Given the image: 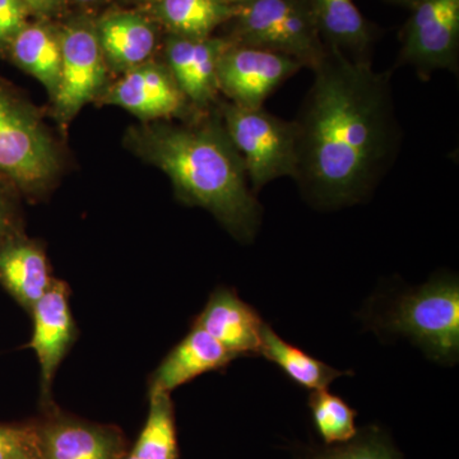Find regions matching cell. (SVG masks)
<instances>
[{
  "label": "cell",
  "instance_id": "7c38bea8",
  "mask_svg": "<svg viewBox=\"0 0 459 459\" xmlns=\"http://www.w3.org/2000/svg\"><path fill=\"white\" fill-rule=\"evenodd\" d=\"M102 100L146 120L179 117L188 105L170 71L152 62L126 72Z\"/></svg>",
  "mask_w": 459,
  "mask_h": 459
},
{
  "label": "cell",
  "instance_id": "2e32d148",
  "mask_svg": "<svg viewBox=\"0 0 459 459\" xmlns=\"http://www.w3.org/2000/svg\"><path fill=\"white\" fill-rule=\"evenodd\" d=\"M54 280L44 250L25 234L11 238L0 247V286L26 312H31Z\"/></svg>",
  "mask_w": 459,
  "mask_h": 459
},
{
  "label": "cell",
  "instance_id": "e0dca14e",
  "mask_svg": "<svg viewBox=\"0 0 459 459\" xmlns=\"http://www.w3.org/2000/svg\"><path fill=\"white\" fill-rule=\"evenodd\" d=\"M328 50L355 62H371L373 30L352 0H305Z\"/></svg>",
  "mask_w": 459,
  "mask_h": 459
},
{
  "label": "cell",
  "instance_id": "f546056e",
  "mask_svg": "<svg viewBox=\"0 0 459 459\" xmlns=\"http://www.w3.org/2000/svg\"><path fill=\"white\" fill-rule=\"evenodd\" d=\"M122 459H140L137 457V455H133V453H126V455Z\"/></svg>",
  "mask_w": 459,
  "mask_h": 459
},
{
  "label": "cell",
  "instance_id": "7a4b0ae2",
  "mask_svg": "<svg viewBox=\"0 0 459 459\" xmlns=\"http://www.w3.org/2000/svg\"><path fill=\"white\" fill-rule=\"evenodd\" d=\"M128 143L168 175L180 201L212 213L241 243L255 240L262 205L221 119L189 126L151 124L133 129Z\"/></svg>",
  "mask_w": 459,
  "mask_h": 459
},
{
  "label": "cell",
  "instance_id": "9c48e42d",
  "mask_svg": "<svg viewBox=\"0 0 459 459\" xmlns=\"http://www.w3.org/2000/svg\"><path fill=\"white\" fill-rule=\"evenodd\" d=\"M62 65L54 93V111L60 123L74 119L98 96L107 80V60L98 33L89 23H74L60 33Z\"/></svg>",
  "mask_w": 459,
  "mask_h": 459
},
{
  "label": "cell",
  "instance_id": "7402d4cb",
  "mask_svg": "<svg viewBox=\"0 0 459 459\" xmlns=\"http://www.w3.org/2000/svg\"><path fill=\"white\" fill-rule=\"evenodd\" d=\"M132 453L140 459H179L171 394L150 392L146 424Z\"/></svg>",
  "mask_w": 459,
  "mask_h": 459
},
{
  "label": "cell",
  "instance_id": "d4e9b609",
  "mask_svg": "<svg viewBox=\"0 0 459 459\" xmlns=\"http://www.w3.org/2000/svg\"><path fill=\"white\" fill-rule=\"evenodd\" d=\"M0 459H41L35 422L0 424Z\"/></svg>",
  "mask_w": 459,
  "mask_h": 459
},
{
  "label": "cell",
  "instance_id": "44dd1931",
  "mask_svg": "<svg viewBox=\"0 0 459 459\" xmlns=\"http://www.w3.org/2000/svg\"><path fill=\"white\" fill-rule=\"evenodd\" d=\"M155 12L171 35L204 39L234 17L235 7L222 0H156Z\"/></svg>",
  "mask_w": 459,
  "mask_h": 459
},
{
  "label": "cell",
  "instance_id": "f1b7e54d",
  "mask_svg": "<svg viewBox=\"0 0 459 459\" xmlns=\"http://www.w3.org/2000/svg\"><path fill=\"white\" fill-rule=\"evenodd\" d=\"M222 2L231 7H237V5L247 4V3L255 2V0H222Z\"/></svg>",
  "mask_w": 459,
  "mask_h": 459
},
{
  "label": "cell",
  "instance_id": "277c9868",
  "mask_svg": "<svg viewBox=\"0 0 459 459\" xmlns=\"http://www.w3.org/2000/svg\"><path fill=\"white\" fill-rule=\"evenodd\" d=\"M385 332L410 338L428 358L453 365L459 356V285L442 274L401 295L380 320Z\"/></svg>",
  "mask_w": 459,
  "mask_h": 459
},
{
  "label": "cell",
  "instance_id": "52a82bcc",
  "mask_svg": "<svg viewBox=\"0 0 459 459\" xmlns=\"http://www.w3.org/2000/svg\"><path fill=\"white\" fill-rule=\"evenodd\" d=\"M411 7L398 65L413 66L422 80L437 71L457 74L459 0H415Z\"/></svg>",
  "mask_w": 459,
  "mask_h": 459
},
{
  "label": "cell",
  "instance_id": "30bf717a",
  "mask_svg": "<svg viewBox=\"0 0 459 459\" xmlns=\"http://www.w3.org/2000/svg\"><path fill=\"white\" fill-rule=\"evenodd\" d=\"M41 459H122L126 440L119 429L95 424L54 409L35 422Z\"/></svg>",
  "mask_w": 459,
  "mask_h": 459
},
{
  "label": "cell",
  "instance_id": "8992f818",
  "mask_svg": "<svg viewBox=\"0 0 459 459\" xmlns=\"http://www.w3.org/2000/svg\"><path fill=\"white\" fill-rule=\"evenodd\" d=\"M220 111L255 195L280 178L294 179L298 165L294 120L282 119L264 108H244L231 102L222 105Z\"/></svg>",
  "mask_w": 459,
  "mask_h": 459
},
{
  "label": "cell",
  "instance_id": "9a60e30c",
  "mask_svg": "<svg viewBox=\"0 0 459 459\" xmlns=\"http://www.w3.org/2000/svg\"><path fill=\"white\" fill-rule=\"evenodd\" d=\"M235 359L219 341L193 325L189 333L168 353L153 373L150 392L171 394L205 373L225 369Z\"/></svg>",
  "mask_w": 459,
  "mask_h": 459
},
{
  "label": "cell",
  "instance_id": "ba28073f",
  "mask_svg": "<svg viewBox=\"0 0 459 459\" xmlns=\"http://www.w3.org/2000/svg\"><path fill=\"white\" fill-rule=\"evenodd\" d=\"M301 69L303 65L283 54L231 41L217 65V86L231 104L263 108L268 96Z\"/></svg>",
  "mask_w": 459,
  "mask_h": 459
},
{
  "label": "cell",
  "instance_id": "5bb4252c",
  "mask_svg": "<svg viewBox=\"0 0 459 459\" xmlns=\"http://www.w3.org/2000/svg\"><path fill=\"white\" fill-rule=\"evenodd\" d=\"M264 325L255 307L229 287H217L193 323L237 359L259 356Z\"/></svg>",
  "mask_w": 459,
  "mask_h": 459
},
{
  "label": "cell",
  "instance_id": "4316f807",
  "mask_svg": "<svg viewBox=\"0 0 459 459\" xmlns=\"http://www.w3.org/2000/svg\"><path fill=\"white\" fill-rule=\"evenodd\" d=\"M16 193L13 186L0 178V247L11 238L23 234Z\"/></svg>",
  "mask_w": 459,
  "mask_h": 459
},
{
  "label": "cell",
  "instance_id": "603a6c76",
  "mask_svg": "<svg viewBox=\"0 0 459 459\" xmlns=\"http://www.w3.org/2000/svg\"><path fill=\"white\" fill-rule=\"evenodd\" d=\"M314 427L325 446L350 442L359 433L358 412L340 395L327 389L313 391L307 401Z\"/></svg>",
  "mask_w": 459,
  "mask_h": 459
},
{
  "label": "cell",
  "instance_id": "ffe728a7",
  "mask_svg": "<svg viewBox=\"0 0 459 459\" xmlns=\"http://www.w3.org/2000/svg\"><path fill=\"white\" fill-rule=\"evenodd\" d=\"M259 356L277 365L296 385L312 392L327 389L338 377L352 374L351 371L334 369L295 344L287 342L267 323L263 327Z\"/></svg>",
  "mask_w": 459,
  "mask_h": 459
},
{
  "label": "cell",
  "instance_id": "8fae6325",
  "mask_svg": "<svg viewBox=\"0 0 459 459\" xmlns=\"http://www.w3.org/2000/svg\"><path fill=\"white\" fill-rule=\"evenodd\" d=\"M30 349L38 356L41 370L42 401H50V389L57 368L75 340V323L65 282L54 280L47 294L33 305Z\"/></svg>",
  "mask_w": 459,
  "mask_h": 459
},
{
  "label": "cell",
  "instance_id": "ac0fdd59",
  "mask_svg": "<svg viewBox=\"0 0 459 459\" xmlns=\"http://www.w3.org/2000/svg\"><path fill=\"white\" fill-rule=\"evenodd\" d=\"M107 65L126 72L150 62L157 33L146 18L132 12L107 14L95 26Z\"/></svg>",
  "mask_w": 459,
  "mask_h": 459
},
{
  "label": "cell",
  "instance_id": "484cf974",
  "mask_svg": "<svg viewBox=\"0 0 459 459\" xmlns=\"http://www.w3.org/2000/svg\"><path fill=\"white\" fill-rule=\"evenodd\" d=\"M30 11L22 0H0V56H7L12 41L27 25Z\"/></svg>",
  "mask_w": 459,
  "mask_h": 459
},
{
  "label": "cell",
  "instance_id": "83f0119b",
  "mask_svg": "<svg viewBox=\"0 0 459 459\" xmlns=\"http://www.w3.org/2000/svg\"><path fill=\"white\" fill-rule=\"evenodd\" d=\"M22 2L25 3L30 13L40 14V16H47L59 11L63 4V0H22Z\"/></svg>",
  "mask_w": 459,
  "mask_h": 459
},
{
  "label": "cell",
  "instance_id": "d6a6232c",
  "mask_svg": "<svg viewBox=\"0 0 459 459\" xmlns=\"http://www.w3.org/2000/svg\"><path fill=\"white\" fill-rule=\"evenodd\" d=\"M140 2H141V0H140Z\"/></svg>",
  "mask_w": 459,
  "mask_h": 459
},
{
  "label": "cell",
  "instance_id": "3957f363",
  "mask_svg": "<svg viewBox=\"0 0 459 459\" xmlns=\"http://www.w3.org/2000/svg\"><path fill=\"white\" fill-rule=\"evenodd\" d=\"M59 170V152L40 115L0 81V178L17 193L35 197Z\"/></svg>",
  "mask_w": 459,
  "mask_h": 459
},
{
  "label": "cell",
  "instance_id": "6da1fadb",
  "mask_svg": "<svg viewBox=\"0 0 459 459\" xmlns=\"http://www.w3.org/2000/svg\"><path fill=\"white\" fill-rule=\"evenodd\" d=\"M313 74L294 120V180L313 207L338 210L369 197L400 151L391 72L328 50Z\"/></svg>",
  "mask_w": 459,
  "mask_h": 459
},
{
  "label": "cell",
  "instance_id": "1f68e13d",
  "mask_svg": "<svg viewBox=\"0 0 459 459\" xmlns=\"http://www.w3.org/2000/svg\"><path fill=\"white\" fill-rule=\"evenodd\" d=\"M77 2L83 3V4H90V3H98L100 0H77Z\"/></svg>",
  "mask_w": 459,
  "mask_h": 459
},
{
  "label": "cell",
  "instance_id": "d6986e66",
  "mask_svg": "<svg viewBox=\"0 0 459 459\" xmlns=\"http://www.w3.org/2000/svg\"><path fill=\"white\" fill-rule=\"evenodd\" d=\"M7 56L35 77L53 98L62 65L60 33L41 23H27L12 41Z\"/></svg>",
  "mask_w": 459,
  "mask_h": 459
},
{
  "label": "cell",
  "instance_id": "cb8c5ba5",
  "mask_svg": "<svg viewBox=\"0 0 459 459\" xmlns=\"http://www.w3.org/2000/svg\"><path fill=\"white\" fill-rule=\"evenodd\" d=\"M295 459H403L385 431L377 427L359 430L353 439L337 446H309Z\"/></svg>",
  "mask_w": 459,
  "mask_h": 459
},
{
  "label": "cell",
  "instance_id": "5b68a950",
  "mask_svg": "<svg viewBox=\"0 0 459 459\" xmlns=\"http://www.w3.org/2000/svg\"><path fill=\"white\" fill-rule=\"evenodd\" d=\"M230 41L283 54L313 71L327 48L305 0H255L235 7Z\"/></svg>",
  "mask_w": 459,
  "mask_h": 459
},
{
  "label": "cell",
  "instance_id": "4fadbf2b",
  "mask_svg": "<svg viewBox=\"0 0 459 459\" xmlns=\"http://www.w3.org/2000/svg\"><path fill=\"white\" fill-rule=\"evenodd\" d=\"M231 45L229 39H189L171 35L166 41V68L189 104L205 108L216 100L217 65L223 51Z\"/></svg>",
  "mask_w": 459,
  "mask_h": 459
},
{
  "label": "cell",
  "instance_id": "4dcf8cb0",
  "mask_svg": "<svg viewBox=\"0 0 459 459\" xmlns=\"http://www.w3.org/2000/svg\"><path fill=\"white\" fill-rule=\"evenodd\" d=\"M394 2L404 3V4L412 5V3L415 2V0H394Z\"/></svg>",
  "mask_w": 459,
  "mask_h": 459
}]
</instances>
